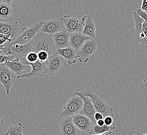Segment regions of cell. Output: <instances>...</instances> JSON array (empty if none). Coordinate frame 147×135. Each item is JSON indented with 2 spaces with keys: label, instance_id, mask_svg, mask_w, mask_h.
<instances>
[{
  "label": "cell",
  "instance_id": "1",
  "mask_svg": "<svg viewBox=\"0 0 147 135\" xmlns=\"http://www.w3.org/2000/svg\"><path fill=\"white\" fill-rule=\"evenodd\" d=\"M32 51L36 53L45 51L49 56L57 54V49L51 35L39 31L31 41Z\"/></svg>",
  "mask_w": 147,
  "mask_h": 135
},
{
  "label": "cell",
  "instance_id": "2",
  "mask_svg": "<svg viewBox=\"0 0 147 135\" xmlns=\"http://www.w3.org/2000/svg\"><path fill=\"white\" fill-rule=\"evenodd\" d=\"M42 27V23H36L30 27H24L22 29V33L18 35L16 39L11 43H6L4 45H1V46L6 47L9 49V47L15 44L25 45L30 42L36 36V34L40 31Z\"/></svg>",
  "mask_w": 147,
  "mask_h": 135
},
{
  "label": "cell",
  "instance_id": "3",
  "mask_svg": "<svg viewBox=\"0 0 147 135\" xmlns=\"http://www.w3.org/2000/svg\"><path fill=\"white\" fill-rule=\"evenodd\" d=\"M82 93L84 96L89 97L91 99L93 106L96 112L101 113L105 118L107 116H110L114 118V114L113 108L110 105L107 104L102 98L97 96L90 90H83Z\"/></svg>",
  "mask_w": 147,
  "mask_h": 135
},
{
  "label": "cell",
  "instance_id": "4",
  "mask_svg": "<svg viewBox=\"0 0 147 135\" xmlns=\"http://www.w3.org/2000/svg\"><path fill=\"white\" fill-rule=\"evenodd\" d=\"M84 101L79 96L75 95L67 101L60 116L63 118L73 117L80 113L82 110Z\"/></svg>",
  "mask_w": 147,
  "mask_h": 135
},
{
  "label": "cell",
  "instance_id": "5",
  "mask_svg": "<svg viewBox=\"0 0 147 135\" xmlns=\"http://www.w3.org/2000/svg\"><path fill=\"white\" fill-rule=\"evenodd\" d=\"M18 76L3 64L0 65V82L5 88L7 95L9 96L13 85L17 79Z\"/></svg>",
  "mask_w": 147,
  "mask_h": 135
},
{
  "label": "cell",
  "instance_id": "6",
  "mask_svg": "<svg viewBox=\"0 0 147 135\" xmlns=\"http://www.w3.org/2000/svg\"><path fill=\"white\" fill-rule=\"evenodd\" d=\"M97 51V44L93 39H89L85 42L82 47L77 52V56L82 63L88 62L90 57L92 56Z\"/></svg>",
  "mask_w": 147,
  "mask_h": 135
},
{
  "label": "cell",
  "instance_id": "7",
  "mask_svg": "<svg viewBox=\"0 0 147 135\" xmlns=\"http://www.w3.org/2000/svg\"><path fill=\"white\" fill-rule=\"evenodd\" d=\"M74 95L80 96L84 101L82 110L79 114L87 116L90 119L94 125H96V122L94 119V115L96 111L93 106L91 99L89 97L84 96L82 92H75Z\"/></svg>",
  "mask_w": 147,
  "mask_h": 135
},
{
  "label": "cell",
  "instance_id": "8",
  "mask_svg": "<svg viewBox=\"0 0 147 135\" xmlns=\"http://www.w3.org/2000/svg\"><path fill=\"white\" fill-rule=\"evenodd\" d=\"M29 65L32 68L31 72L29 73H24L22 75L18 76L17 79H30L45 74H48V70L47 62H41L38 60L34 63H29Z\"/></svg>",
  "mask_w": 147,
  "mask_h": 135
},
{
  "label": "cell",
  "instance_id": "9",
  "mask_svg": "<svg viewBox=\"0 0 147 135\" xmlns=\"http://www.w3.org/2000/svg\"><path fill=\"white\" fill-rule=\"evenodd\" d=\"M134 19L135 23V27L133 30L134 38L136 42H141L143 45L147 44V39L143 31V24L144 20L137 14L136 11L134 12Z\"/></svg>",
  "mask_w": 147,
  "mask_h": 135
},
{
  "label": "cell",
  "instance_id": "10",
  "mask_svg": "<svg viewBox=\"0 0 147 135\" xmlns=\"http://www.w3.org/2000/svg\"><path fill=\"white\" fill-rule=\"evenodd\" d=\"M61 20L65 25L66 31L69 33L74 32L82 33L84 25L82 19L76 17H71L69 15H65Z\"/></svg>",
  "mask_w": 147,
  "mask_h": 135
},
{
  "label": "cell",
  "instance_id": "11",
  "mask_svg": "<svg viewBox=\"0 0 147 135\" xmlns=\"http://www.w3.org/2000/svg\"><path fill=\"white\" fill-rule=\"evenodd\" d=\"M40 31L51 35L60 32L66 31L65 25L61 20L51 19L43 21Z\"/></svg>",
  "mask_w": 147,
  "mask_h": 135
},
{
  "label": "cell",
  "instance_id": "12",
  "mask_svg": "<svg viewBox=\"0 0 147 135\" xmlns=\"http://www.w3.org/2000/svg\"><path fill=\"white\" fill-rule=\"evenodd\" d=\"M73 121L75 125L80 131L88 134L89 135H91L92 129L94 125L88 117L78 114L73 116Z\"/></svg>",
  "mask_w": 147,
  "mask_h": 135
},
{
  "label": "cell",
  "instance_id": "13",
  "mask_svg": "<svg viewBox=\"0 0 147 135\" xmlns=\"http://www.w3.org/2000/svg\"><path fill=\"white\" fill-rule=\"evenodd\" d=\"M64 58L63 57L55 54L49 57L47 61V65L48 67V74L50 76H55L62 70Z\"/></svg>",
  "mask_w": 147,
  "mask_h": 135
},
{
  "label": "cell",
  "instance_id": "14",
  "mask_svg": "<svg viewBox=\"0 0 147 135\" xmlns=\"http://www.w3.org/2000/svg\"><path fill=\"white\" fill-rule=\"evenodd\" d=\"M19 31V25L18 21L12 22H1L0 34L9 35L13 42L18 37Z\"/></svg>",
  "mask_w": 147,
  "mask_h": 135
},
{
  "label": "cell",
  "instance_id": "15",
  "mask_svg": "<svg viewBox=\"0 0 147 135\" xmlns=\"http://www.w3.org/2000/svg\"><path fill=\"white\" fill-rule=\"evenodd\" d=\"M11 55L14 59L20 60L24 57H26L29 53L33 51L31 41L27 44H15L9 47Z\"/></svg>",
  "mask_w": 147,
  "mask_h": 135
},
{
  "label": "cell",
  "instance_id": "16",
  "mask_svg": "<svg viewBox=\"0 0 147 135\" xmlns=\"http://www.w3.org/2000/svg\"><path fill=\"white\" fill-rule=\"evenodd\" d=\"M59 129L62 135H80V130L74 123L73 117L63 118L59 124Z\"/></svg>",
  "mask_w": 147,
  "mask_h": 135
},
{
  "label": "cell",
  "instance_id": "17",
  "mask_svg": "<svg viewBox=\"0 0 147 135\" xmlns=\"http://www.w3.org/2000/svg\"><path fill=\"white\" fill-rule=\"evenodd\" d=\"M82 20L84 25L82 34L90 37L91 39H94L96 35V26L93 22L92 16L90 15H86L82 17Z\"/></svg>",
  "mask_w": 147,
  "mask_h": 135
},
{
  "label": "cell",
  "instance_id": "18",
  "mask_svg": "<svg viewBox=\"0 0 147 135\" xmlns=\"http://www.w3.org/2000/svg\"><path fill=\"white\" fill-rule=\"evenodd\" d=\"M54 41L57 49L68 47L69 44L70 33L67 31H62L51 35Z\"/></svg>",
  "mask_w": 147,
  "mask_h": 135
},
{
  "label": "cell",
  "instance_id": "19",
  "mask_svg": "<svg viewBox=\"0 0 147 135\" xmlns=\"http://www.w3.org/2000/svg\"><path fill=\"white\" fill-rule=\"evenodd\" d=\"M90 37L84 35L82 33L74 32L70 33L69 44L70 46L75 49L77 52L82 47L85 42L90 39Z\"/></svg>",
  "mask_w": 147,
  "mask_h": 135
},
{
  "label": "cell",
  "instance_id": "20",
  "mask_svg": "<svg viewBox=\"0 0 147 135\" xmlns=\"http://www.w3.org/2000/svg\"><path fill=\"white\" fill-rule=\"evenodd\" d=\"M3 65H6L13 72L16 73L18 76L23 74L24 71L29 67V65L23 63L18 59H14L11 61H8Z\"/></svg>",
  "mask_w": 147,
  "mask_h": 135
},
{
  "label": "cell",
  "instance_id": "21",
  "mask_svg": "<svg viewBox=\"0 0 147 135\" xmlns=\"http://www.w3.org/2000/svg\"><path fill=\"white\" fill-rule=\"evenodd\" d=\"M57 53L63 57L67 61L69 65H74L76 63L77 51L71 46L65 48L57 49Z\"/></svg>",
  "mask_w": 147,
  "mask_h": 135
},
{
  "label": "cell",
  "instance_id": "22",
  "mask_svg": "<svg viewBox=\"0 0 147 135\" xmlns=\"http://www.w3.org/2000/svg\"><path fill=\"white\" fill-rule=\"evenodd\" d=\"M114 130L115 127L107 126L106 125L103 126H99L96 124L92 127L91 135H102L105 133H108L109 135H111Z\"/></svg>",
  "mask_w": 147,
  "mask_h": 135
},
{
  "label": "cell",
  "instance_id": "23",
  "mask_svg": "<svg viewBox=\"0 0 147 135\" xmlns=\"http://www.w3.org/2000/svg\"><path fill=\"white\" fill-rule=\"evenodd\" d=\"M13 13V10L10 5L5 3L0 4V17L3 19H8Z\"/></svg>",
  "mask_w": 147,
  "mask_h": 135
},
{
  "label": "cell",
  "instance_id": "24",
  "mask_svg": "<svg viewBox=\"0 0 147 135\" xmlns=\"http://www.w3.org/2000/svg\"><path fill=\"white\" fill-rule=\"evenodd\" d=\"M23 127L22 123L17 125L9 126L7 132L4 135H24L23 133Z\"/></svg>",
  "mask_w": 147,
  "mask_h": 135
},
{
  "label": "cell",
  "instance_id": "25",
  "mask_svg": "<svg viewBox=\"0 0 147 135\" xmlns=\"http://www.w3.org/2000/svg\"><path fill=\"white\" fill-rule=\"evenodd\" d=\"M26 60L29 62V63H32L36 62L38 60V53L35 52H30L27 55Z\"/></svg>",
  "mask_w": 147,
  "mask_h": 135
},
{
  "label": "cell",
  "instance_id": "26",
  "mask_svg": "<svg viewBox=\"0 0 147 135\" xmlns=\"http://www.w3.org/2000/svg\"><path fill=\"white\" fill-rule=\"evenodd\" d=\"M37 53L38 57V60L40 62H47L50 57L49 53L45 51H41Z\"/></svg>",
  "mask_w": 147,
  "mask_h": 135
},
{
  "label": "cell",
  "instance_id": "27",
  "mask_svg": "<svg viewBox=\"0 0 147 135\" xmlns=\"http://www.w3.org/2000/svg\"><path fill=\"white\" fill-rule=\"evenodd\" d=\"M14 59L12 55H6L1 51L0 53V63L1 64H4L8 61H11Z\"/></svg>",
  "mask_w": 147,
  "mask_h": 135
},
{
  "label": "cell",
  "instance_id": "28",
  "mask_svg": "<svg viewBox=\"0 0 147 135\" xmlns=\"http://www.w3.org/2000/svg\"><path fill=\"white\" fill-rule=\"evenodd\" d=\"M0 39H1V45H4L6 43H11L13 42V40L11 37L9 35H4L0 34Z\"/></svg>",
  "mask_w": 147,
  "mask_h": 135
},
{
  "label": "cell",
  "instance_id": "29",
  "mask_svg": "<svg viewBox=\"0 0 147 135\" xmlns=\"http://www.w3.org/2000/svg\"><path fill=\"white\" fill-rule=\"evenodd\" d=\"M136 13L142 19L144 20L145 21L147 22V13L145 11H143L142 9H138L136 11Z\"/></svg>",
  "mask_w": 147,
  "mask_h": 135
},
{
  "label": "cell",
  "instance_id": "30",
  "mask_svg": "<svg viewBox=\"0 0 147 135\" xmlns=\"http://www.w3.org/2000/svg\"><path fill=\"white\" fill-rule=\"evenodd\" d=\"M105 125L107 126H111L113 123V118L110 116H107L104 118Z\"/></svg>",
  "mask_w": 147,
  "mask_h": 135
},
{
  "label": "cell",
  "instance_id": "31",
  "mask_svg": "<svg viewBox=\"0 0 147 135\" xmlns=\"http://www.w3.org/2000/svg\"><path fill=\"white\" fill-rule=\"evenodd\" d=\"M105 118L104 116L101 113L96 112V114H95V115H94V119H95L96 122L99 121V120H103L105 118Z\"/></svg>",
  "mask_w": 147,
  "mask_h": 135
},
{
  "label": "cell",
  "instance_id": "32",
  "mask_svg": "<svg viewBox=\"0 0 147 135\" xmlns=\"http://www.w3.org/2000/svg\"><path fill=\"white\" fill-rule=\"evenodd\" d=\"M142 9L143 11H147V0H143Z\"/></svg>",
  "mask_w": 147,
  "mask_h": 135
},
{
  "label": "cell",
  "instance_id": "33",
  "mask_svg": "<svg viewBox=\"0 0 147 135\" xmlns=\"http://www.w3.org/2000/svg\"><path fill=\"white\" fill-rule=\"evenodd\" d=\"M96 125H98L99 126H103L105 125V121L103 120H100L99 121H96Z\"/></svg>",
  "mask_w": 147,
  "mask_h": 135
},
{
  "label": "cell",
  "instance_id": "34",
  "mask_svg": "<svg viewBox=\"0 0 147 135\" xmlns=\"http://www.w3.org/2000/svg\"><path fill=\"white\" fill-rule=\"evenodd\" d=\"M14 0H2V2L9 4L10 5L14 2Z\"/></svg>",
  "mask_w": 147,
  "mask_h": 135
},
{
  "label": "cell",
  "instance_id": "35",
  "mask_svg": "<svg viewBox=\"0 0 147 135\" xmlns=\"http://www.w3.org/2000/svg\"><path fill=\"white\" fill-rule=\"evenodd\" d=\"M105 135V134H102V135Z\"/></svg>",
  "mask_w": 147,
  "mask_h": 135
},
{
  "label": "cell",
  "instance_id": "36",
  "mask_svg": "<svg viewBox=\"0 0 147 135\" xmlns=\"http://www.w3.org/2000/svg\"><path fill=\"white\" fill-rule=\"evenodd\" d=\"M140 135H147V134H141Z\"/></svg>",
  "mask_w": 147,
  "mask_h": 135
}]
</instances>
